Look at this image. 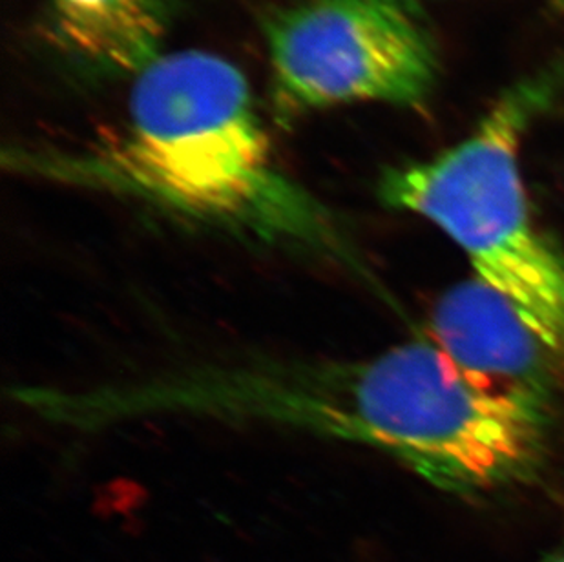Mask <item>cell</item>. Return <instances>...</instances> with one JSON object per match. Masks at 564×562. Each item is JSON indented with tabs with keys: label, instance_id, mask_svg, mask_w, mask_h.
Returning a JSON list of instances; mask_svg holds the SVG:
<instances>
[{
	"label": "cell",
	"instance_id": "cell-3",
	"mask_svg": "<svg viewBox=\"0 0 564 562\" xmlns=\"http://www.w3.org/2000/svg\"><path fill=\"white\" fill-rule=\"evenodd\" d=\"M544 97L541 85L517 86L463 143L386 170L378 197L446 233L564 371V263L533 224L519 172L522 136Z\"/></svg>",
	"mask_w": 564,
	"mask_h": 562
},
{
	"label": "cell",
	"instance_id": "cell-5",
	"mask_svg": "<svg viewBox=\"0 0 564 562\" xmlns=\"http://www.w3.org/2000/svg\"><path fill=\"white\" fill-rule=\"evenodd\" d=\"M430 335L469 377L552 411L564 386L560 361L485 281L475 278L449 289L433 311Z\"/></svg>",
	"mask_w": 564,
	"mask_h": 562
},
{
	"label": "cell",
	"instance_id": "cell-6",
	"mask_svg": "<svg viewBox=\"0 0 564 562\" xmlns=\"http://www.w3.org/2000/svg\"><path fill=\"white\" fill-rule=\"evenodd\" d=\"M176 0H52L61 48L99 74L135 77L163 55Z\"/></svg>",
	"mask_w": 564,
	"mask_h": 562
},
{
	"label": "cell",
	"instance_id": "cell-7",
	"mask_svg": "<svg viewBox=\"0 0 564 562\" xmlns=\"http://www.w3.org/2000/svg\"><path fill=\"white\" fill-rule=\"evenodd\" d=\"M549 562H564V555L563 558L552 559V561Z\"/></svg>",
	"mask_w": 564,
	"mask_h": 562
},
{
	"label": "cell",
	"instance_id": "cell-1",
	"mask_svg": "<svg viewBox=\"0 0 564 562\" xmlns=\"http://www.w3.org/2000/svg\"><path fill=\"white\" fill-rule=\"evenodd\" d=\"M6 166L362 271L335 214L278 165L243 72L202 50L163 54L135 75L112 136L75 152L17 150Z\"/></svg>",
	"mask_w": 564,
	"mask_h": 562
},
{
	"label": "cell",
	"instance_id": "cell-4",
	"mask_svg": "<svg viewBox=\"0 0 564 562\" xmlns=\"http://www.w3.org/2000/svg\"><path fill=\"white\" fill-rule=\"evenodd\" d=\"M265 41L289 112L419 105L437 79L432 37L405 0H305L267 21Z\"/></svg>",
	"mask_w": 564,
	"mask_h": 562
},
{
	"label": "cell",
	"instance_id": "cell-2",
	"mask_svg": "<svg viewBox=\"0 0 564 562\" xmlns=\"http://www.w3.org/2000/svg\"><path fill=\"white\" fill-rule=\"evenodd\" d=\"M305 414L314 435L383 451L449 494L528 483L549 455L550 411L469 377L432 339L324 361Z\"/></svg>",
	"mask_w": 564,
	"mask_h": 562
}]
</instances>
